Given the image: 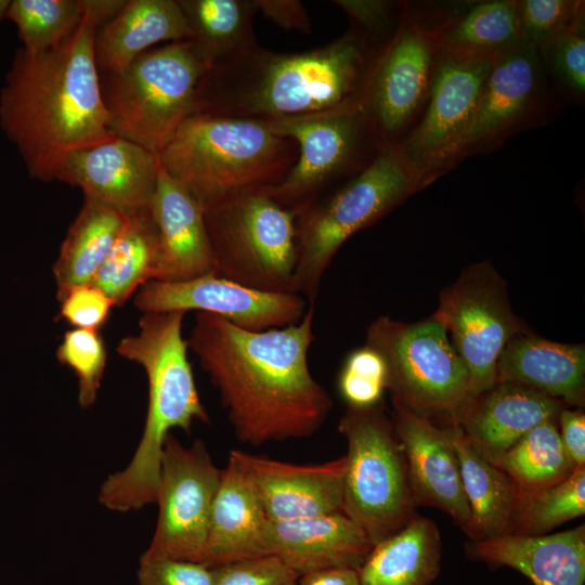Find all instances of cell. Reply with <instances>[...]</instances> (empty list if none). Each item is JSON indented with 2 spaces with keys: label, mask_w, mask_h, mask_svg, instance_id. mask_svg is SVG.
I'll return each instance as SVG.
<instances>
[{
  "label": "cell",
  "mask_w": 585,
  "mask_h": 585,
  "mask_svg": "<svg viewBox=\"0 0 585 585\" xmlns=\"http://www.w3.org/2000/svg\"><path fill=\"white\" fill-rule=\"evenodd\" d=\"M445 327L465 364L471 399L496 382V366L506 344L530 327L515 314L504 278L489 261L467 265L445 287L432 314Z\"/></svg>",
  "instance_id": "5bb4252c"
},
{
  "label": "cell",
  "mask_w": 585,
  "mask_h": 585,
  "mask_svg": "<svg viewBox=\"0 0 585 585\" xmlns=\"http://www.w3.org/2000/svg\"><path fill=\"white\" fill-rule=\"evenodd\" d=\"M157 156L205 210L235 194L280 184L298 146L262 119L192 114Z\"/></svg>",
  "instance_id": "5b68a950"
},
{
  "label": "cell",
  "mask_w": 585,
  "mask_h": 585,
  "mask_svg": "<svg viewBox=\"0 0 585 585\" xmlns=\"http://www.w3.org/2000/svg\"><path fill=\"white\" fill-rule=\"evenodd\" d=\"M350 18V26L358 29L379 51L395 32L401 20L404 1L337 0Z\"/></svg>",
  "instance_id": "60d3db41"
},
{
  "label": "cell",
  "mask_w": 585,
  "mask_h": 585,
  "mask_svg": "<svg viewBox=\"0 0 585 585\" xmlns=\"http://www.w3.org/2000/svg\"><path fill=\"white\" fill-rule=\"evenodd\" d=\"M295 141L298 157L285 179L266 192L296 214L365 170L382 146L356 100L337 107L264 120Z\"/></svg>",
  "instance_id": "8fae6325"
},
{
  "label": "cell",
  "mask_w": 585,
  "mask_h": 585,
  "mask_svg": "<svg viewBox=\"0 0 585 585\" xmlns=\"http://www.w3.org/2000/svg\"><path fill=\"white\" fill-rule=\"evenodd\" d=\"M193 39L178 0H127L121 11L96 30L94 57L100 74L126 69L162 41Z\"/></svg>",
  "instance_id": "4316f807"
},
{
  "label": "cell",
  "mask_w": 585,
  "mask_h": 585,
  "mask_svg": "<svg viewBox=\"0 0 585 585\" xmlns=\"http://www.w3.org/2000/svg\"><path fill=\"white\" fill-rule=\"evenodd\" d=\"M11 0H0V22L5 18Z\"/></svg>",
  "instance_id": "c3c4849f"
},
{
  "label": "cell",
  "mask_w": 585,
  "mask_h": 585,
  "mask_svg": "<svg viewBox=\"0 0 585 585\" xmlns=\"http://www.w3.org/2000/svg\"><path fill=\"white\" fill-rule=\"evenodd\" d=\"M365 344L386 363L392 400L456 422L471 400L469 374L439 320L431 315L406 323L379 316L367 327Z\"/></svg>",
  "instance_id": "7c38bea8"
},
{
  "label": "cell",
  "mask_w": 585,
  "mask_h": 585,
  "mask_svg": "<svg viewBox=\"0 0 585 585\" xmlns=\"http://www.w3.org/2000/svg\"><path fill=\"white\" fill-rule=\"evenodd\" d=\"M313 321L309 306L297 324L250 332L196 312L187 347L218 390L239 442L261 446L309 438L327 419L333 400L308 362Z\"/></svg>",
  "instance_id": "6da1fadb"
},
{
  "label": "cell",
  "mask_w": 585,
  "mask_h": 585,
  "mask_svg": "<svg viewBox=\"0 0 585 585\" xmlns=\"http://www.w3.org/2000/svg\"><path fill=\"white\" fill-rule=\"evenodd\" d=\"M298 585H361L359 572L351 568H330L306 573Z\"/></svg>",
  "instance_id": "7dc6e473"
},
{
  "label": "cell",
  "mask_w": 585,
  "mask_h": 585,
  "mask_svg": "<svg viewBox=\"0 0 585 585\" xmlns=\"http://www.w3.org/2000/svg\"><path fill=\"white\" fill-rule=\"evenodd\" d=\"M98 28L88 18L62 44L20 49L0 94V126L31 178L56 180L65 157L115 133L94 57Z\"/></svg>",
  "instance_id": "7a4b0ae2"
},
{
  "label": "cell",
  "mask_w": 585,
  "mask_h": 585,
  "mask_svg": "<svg viewBox=\"0 0 585 585\" xmlns=\"http://www.w3.org/2000/svg\"><path fill=\"white\" fill-rule=\"evenodd\" d=\"M220 478L202 440L186 447L170 434L160 461L157 523L141 557L202 562Z\"/></svg>",
  "instance_id": "9a60e30c"
},
{
  "label": "cell",
  "mask_w": 585,
  "mask_h": 585,
  "mask_svg": "<svg viewBox=\"0 0 585 585\" xmlns=\"http://www.w3.org/2000/svg\"><path fill=\"white\" fill-rule=\"evenodd\" d=\"M55 355L77 378L79 405L82 408L92 406L101 388L107 359L100 330L73 328L65 332Z\"/></svg>",
  "instance_id": "8d00e7d4"
},
{
  "label": "cell",
  "mask_w": 585,
  "mask_h": 585,
  "mask_svg": "<svg viewBox=\"0 0 585 585\" xmlns=\"http://www.w3.org/2000/svg\"><path fill=\"white\" fill-rule=\"evenodd\" d=\"M286 585H298V584H297V581H295V582L287 583Z\"/></svg>",
  "instance_id": "681fc988"
},
{
  "label": "cell",
  "mask_w": 585,
  "mask_h": 585,
  "mask_svg": "<svg viewBox=\"0 0 585 585\" xmlns=\"http://www.w3.org/2000/svg\"><path fill=\"white\" fill-rule=\"evenodd\" d=\"M133 304L143 313L205 312L250 332L297 324L307 311L298 294L261 291L214 273L173 283L150 281L136 291Z\"/></svg>",
  "instance_id": "2e32d148"
},
{
  "label": "cell",
  "mask_w": 585,
  "mask_h": 585,
  "mask_svg": "<svg viewBox=\"0 0 585 585\" xmlns=\"http://www.w3.org/2000/svg\"><path fill=\"white\" fill-rule=\"evenodd\" d=\"M437 524L416 515L404 528L375 544L358 570L361 585H431L441 570Z\"/></svg>",
  "instance_id": "f1b7e54d"
},
{
  "label": "cell",
  "mask_w": 585,
  "mask_h": 585,
  "mask_svg": "<svg viewBox=\"0 0 585 585\" xmlns=\"http://www.w3.org/2000/svg\"><path fill=\"white\" fill-rule=\"evenodd\" d=\"M255 4L257 11L277 26L302 34L311 32L310 17L300 1L255 0Z\"/></svg>",
  "instance_id": "f6af8a7d"
},
{
  "label": "cell",
  "mask_w": 585,
  "mask_h": 585,
  "mask_svg": "<svg viewBox=\"0 0 585 585\" xmlns=\"http://www.w3.org/2000/svg\"><path fill=\"white\" fill-rule=\"evenodd\" d=\"M563 447L575 467L585 466V414L581 407H564L558 416Z\"/></svg>",
  "instance_id": "bcb514c9"
},
{
  "label": "cell",
  "mask_w": 585,
  "mask_h": 585,
  "mask_svg": "<svg viewBox=\"0 0 585 585\" xmlns=\"http://www.w3.org/2000/svg\"><path fill=\"white\" fill-rule=\"evenodd\" d=\"M424 188L399 148L390 146L356 177L299 212L292 292L314 306L322 277L341 245Z\"/></svg>",
  "instance_id": "8992f818"
},
{
  "label": "cell",
  "mask_w": 585,
  "mask_h": 585,
  "mask_svg": "<svg viewBox=\"0 0 585 585\" xmlns=\"http://www.w3.org/2000/svg\"><path fill=\"white\" fill-rule=\"evenodd\" d=\"M377 52L352 26L306 52H271L257 43L209 66L193 114L270 120L337 107L358 99Z\"/></svg>",
  "instance_id": "3957f363"
},
{
  "label": "cell",
  "mask_w": 585,
  "mask_h": 585,
  "mask_svg": "<svg viewBox=\"0 0 585 585\" xmlns=\"http://www.w3.org/2000/svg\"><path fill=\"white\" fill-rule=\"evenodd\" d=\"M494 465L519 487L535 491L558 484L575 465L561 442L558 424L545 420L517 441Z\"/></svg>",
  "instance_id": "836d02e7"
},
{
  "label": "cell",
  "mask_w": 585,
  "mask_h": 585,
  "mask_svg": "<svg viewBox=\"0 0 585 585\" xmlns=\"http://www.w3.org/2000/svg\"><path fill=\"white\" fill-rule=\"evenodd\" d=\"M212 585H286L299 575L278 557L265 555L211 568Z\"/></svg>",
  "instance_id": "b9f144b4"
},
{
  "label": "cell",
  "mask_w": 585,
  "mask_h": 585,
  "mask_svg": "<svg viewBox=\"0 0 585 585\" xmlns=\"http://www.w3.org/2000/svg\"><path fill=\"white\" fill-rule=\"evenodd\" d=\"M209 66L190 39L153 48L122 72L100 74L113 132L160 151L193 114L197 88Z\"/></svg>",
  "instance_id": "52a82bcc"
},
{
  "label": "cell",
  "mask_w": 585,
  "mask_h": 585,
  "mask_svg": "<svg viewBox=\"0 0 585 585\" xmlns=\"http://www.w3.org/2000/svg\"><path fill=\"white\" fill-rule=\"evenodd\" d=\"M581 0H517L521 38L538 52L585 16Z\"/></svg>",
  "instance_id": "ab89813d"
},
{
  "label": "cell",
  "mask_w": 585,
  "mask_h": 585,
  "mask_svg": "<svg viewBox=\"0 0 585 585\" xmlns=\"http://www.w3.org/2000/svg\"><path fill=\"white\" fill-rule=\"evenodd\" d=\"M448 4L404 1L395 32L370 64L356 102L382 148L400 144L425 108Z\"/></svg>",
  "instance_id": "9c48e42d"
},
{
  "label": "cell",
  "mask_w": 585,
  "mask_h": 585,
  "mask_svg": "<svg viewBox=\"0 0 585 585\" xmlns=\"http://www.w3.org/2000/svg\"><path fill=\"white\" fill-rule=\"evenodd\" d=\"M269 518L235 450L221 469L202 563L212 568L265 556Z\"/></svg>",
  "instance_id": "cb8c5ba5"
},
{
  "label": "cell",
  "mask_w": 585,
  "mask_h": 585,
  "mask_svg": "<svg viewBox=\"0 0 585 585\" xmlns=\"http://www.w3.org/2000/svg\"><path fill=\"white\" fill-rule=\"evenodd\" d=\"M337 387L350 407L379 404L387 390V366L382 356L366 344L352 350L342 363Z\"/></svg>",
  "instance_id": "f35d334b"
},
{
  "label": "cell",
  "mask_w": 585,
  "mask_h": 585,
  "mask_svg": "<svg viewBox=\"0 0 585 585\" xmlns=\"http://www.w3.org/2000/svg\"><path fill=\"white\" fill-rule=\"evenodd\" d=\"M494 58L439 54L425 108L396 145L425 187L435 181V167L471 117Z\"/></svg>",
  "instance_id": "e0dca14e"
},
{
  "label": "cell",
  "mask_w": 585,
  "mask_h": 585,
  "mask_svg": "<svg viewBox=\"0 0 585 585\" xmlns=\"http://www.w3.org/2000/svg\"><path fill=\"white\" fill-rule=\"evenodd\" d=\"M390 417L404 451L416 506L446 512L472 540L471 515L450 424L439 426L394 400Z\"/></svg>",
  "instance_id": "d6986e66"
},
{
  "label": "cell",
  "mask_w": 585,
  "mask_h": 585,
  "mask_svg": "<svg viewBox=\"0 0 585 585\" xmlns=\"http://www.w3.org/2000/svg\"><path fill=\"white\" fill-rule=\"evenodd\" d=\"M569 407L528 387L498 381L473 396L456 425L492 464L526 432L545 420H558Z\"/></svg>",
  "instance_id": "603a6c76"
},
{
  "label": "cell",
  "mask_w": 585,
  "mask_h": 585,
  "mask_svg": "<svg viewBox=\"0 0 585 585\" xmlns=\"http://www.w3.org/2000/svg\"><path fill=\"white\" fill-rule=\"evenodd\" d=\"M466 554L492 567H508L534 585H584L585 528L528 536L508 534L470 541Z\"/></svg>",
  "instance_id": "d4e9b609"
},
{
  "label": "cell",
  "mask_w": 585,
  "mask_h": 585,
  "mask_svg": "<svg viewBox=\"0 0 585 585\" xmlns=\"http://www.w3.org/2000/svg\"><path fill=\"white\" fill-rule=\"evenodd\" d=\"M158 240L153 281L182 282L214 273V257L197 200L161 166L150 207Z\"/></svg>",
  "instance_id": "ffe728a7"
},
{
  "label": "cell",
  "mask_w": 585,
  "mask_h": 585,
  "mask_svg": "<svg viewBox=\"0 0 585 585\" xmlns=\"http://www.w3.org/2000/svg\"><path fill=\"white\" fill-rule=\"evenodd\" d=\"M584 514L585 466H582L552 486L535 491L519 487L514 534L544 535Z\"/></svg>",
  "instance_id": "e575fe53"
},
{
  "label": "cell",
  "mask_w": 585,
  "mask_h": 585,
  "mask_svg": "<svg viewBox=\"0 0 585 585\" xmlns=\"http://www.w3.org/2000/svg\"><path fill=\"white\" fill-rule=\"evenodd\" d=\"M549 84L569 101L585 95V16L538 52Z\"/></svg>",
  "instance_id": "74e56055"
},
{
  "label": "cell",
  "mask_w": 585,
  "mask_h": 585,
  "mask_svg": "<svg viewBox=\"0 0 585 585\" xmlns=\"http://www.w3.org/2000/svg\"><path fill=\"white\" fill-rule=\"evenodd\" d=\"M186 312L143 313L139 332L123 337L117 352L143 367L148 403L140 442L129 464L109 474L99 491L100 503L112 511L139 510L155 503L164 445L170 431L191 432L194 420L209 424L187 359L182 336Z\"/></svg>",
  "instance_id": "277c9868"
},
{
  "label": "cell",
  "mask_w": 585,
  "mask_h": 585,
  "mask_svg": "<svg viewBox=\"0 0 585 585\" xmlns=\"http://www.w3.org/2000/svg\"><path fill=\"white\" fill-rule=\"evenodd\" d=\"M521 40L517 0L450 2L440 28L441 54L495 58Z\"/></svg>",
  "instance_id": "f546056e"
},
{
  "label": "cell",
  "mask_w": 585,
  "mask_h": 585,
  "mask_svg": "<svg viewBox=\"0 0 585 585\" xmlns=\"http://www.w3.org/2000/svg\"><path fill=\"white\" fill-rule=\"evenodd\" d=\"M126 219L120 212L84 198L53 265L58 301L72 288L92 284Z\"/></svg>",
  "instance_id": "4dcf8cb0"
},
{
  "label": "cell",
  "mask_w": 585,
  "mask_h": 585,
  "mask_svg": "<svg viewBox=\"0 0 585 585\" xmlns=\"http://www.w3.org/2000/svg\"><path fill=\"white\" fill-rule=\"evenodd\" d=\"M193 40L209 64L231 58L257 44L255 0H178Z\"/></svg>",
  "instance_id": "d6a6232c"
},
{
  "label": "cell",
  "mask_w": 585,
  "mask_h": 585,
  "mask_svg": "<svg viewBox=\"0 0 585 585\" xmlns=\"http://www.w3.org/2000/svg\"><path fill=\"white\" fill-rule=\"evenodd\" d=\"M114 302L93 284L72 288L60 300L57 320L75 328L100 330L107 322Z\"/></svg>",
  "instance_id": "7bdbcfd3"
},
{
  "label": "cell",
  "mask_w": 585,
  "mask_h": 585,
  "mask_svg": "<svg viewBox=\"0 0 585 585\" xmlns=\"http://www.w3.org/2000/svg\"><path fill=\"white\" fill-rule=\"evenodd\" d=\"M338 431L348 446L341 511L374 546L417 515L404 451L382 402L348 406Z\"/></svg>",
  "instance_id": "ba28073f"
},
{
  "label": "cell",
  "mask_w": 585,
  "mask_h": 585,
  "mask_svg": "<svg viewBox=\"0 0 585 585\" xmlns=\"http://www.w3.org/2000/svg\"><path fill=\"white\" fill-rule=\"evenodd\" d=\"M271 521L341 511L346 458L297 465L235 450Z\"/></svg>",
  "instance_id": "44dd1931"
},
{
  "label": "cell",
  "mask_w": 585,
  "mask_h": 585,
  "mask_svg": "<svg viewBox=\"0 0 585 585\" xmlns=\"http://www.w3.org/2000/svg\"><path fill=\"white\" fill-rule=\"evenodd\" d=\"M204 211L214 274L268 292H292L297 214L266 190L230 196Z\"/></svg>",
  "instance_id": "30bf717a"
},
{
  "label": "cell",
  "mask_w": 585,
  "mask_h": 585,
  "mask_svg": "<svg viewBox=\"0 0 585 585\" xmlns=\"http://www.w3.org/2000/svg\"><path fill=\"white\" fill-rule=\"evenodd\" d=\"M158 250L151 210L129 217L117 235L92 284L121 307L144 284L153 281Z\"/></svg>",
  "instance_id": "1f68e13d"
},
{
  "label": "cell",
  "mask_w": 585,
  "mask_h": 585,
  "mask_svg": "<svg viewBox=\"0 0 585 585\" xmlns=\"http://www.w3.org/2000/svg\"><path fill=\"white\" fill-rule=\"evenodd\" d=\"M265 548L299 576L330 568L359 570L373 545L342 511L269 522Z\"/></svg>",
  "instance_id": "7402d4cb"
},
{
  "label": "cell",
  "mask_w": 585,
  "mask_h": 585,
  "mask_svg": "<svg viewBox=\"0 0 585 585\" xmlns=\"http://www.w3.org/2000/svg\"><path fill=\"white\" fill-rule=\"evenodd\" d=\"M138 585H212L211 568L170 558H140Z\"/></svg>",
  "instance_id": "ee69618b"
},
{
  "label": "cell",
  "mask_w": 585,
  "mask_h": 585,
  "mask_svg": "<svg viewBox=\"0 0 585 585\" xmlns=\"http://www.w3.org/2000/svg\"><path fill=\"white\" fill-rule=\"evenodd\" d=\"M5 18L12 21L27 52L53 49L79 28L84 18L82 0H13Z\"/></svg>",
  "instance_id": "d590c367"
},
{
  "label": "cell",
  "mask_w": 585,
  "mask_h": 585,
  "mask_svg": "<svg viewBox=\"0 0 585 585\" xmlns=\"http://www.w3.org/2000/svg\"><path fill=\"white\" fill-rule=\"evenodd\" d=\"M557 107L538 51L521 38L494 58L477 106L441 156L434 179L468 157L497 150L517 133L549 123Z\"/></svg>",
  "instance_id": "4fadbf2b"
},
{
  "label": "cell",
  "mask_w": 585,
  "mask_h": 585,
  "mask_svg": "<svg viewBox=\"0 0 585 585\" xmlns=\"http://www.w3.org/2000/svg\"><path fill=\"white\" fill-rule=\"evenodd\" d=\"M521 385L581 407L585 401V346L561 343L532 332L514 337L496 366V382Z\"/></svg>",
  "instance_id": "484cf974"
},
{
  "label": "cell",
  "mask_w": 585,
  "mask_h": 585,
  "mask_svg": "<svg viewBox=\"0 0 585 585\" xmlns=\"http://www.w3.org/2000/svg\"><path fill=\"white\" fill-rule=\"evenodd\" d=\"M450 429L471 515V541L514 534L518 485L477 450L458 425L450 424Z\"/></svg>",
  "instance_id": "83f0119b"
},
{
  "label": "cell",
  "mask_w": 585,
  "mask_h": 585,
  "mask_svg": "<svg viewBox=\"0 0 585 585\" xmlns=\"http://www.w3.org/2000/svg\"><path fill=\"white\" fill-rule=\"evenodd\" d=\"M157 176L156 152L115 134L68 154L56 180L129 218L150 210Z\"/></svg>",
  "instance_id": "ac0fdd59"
}]
</instances>
